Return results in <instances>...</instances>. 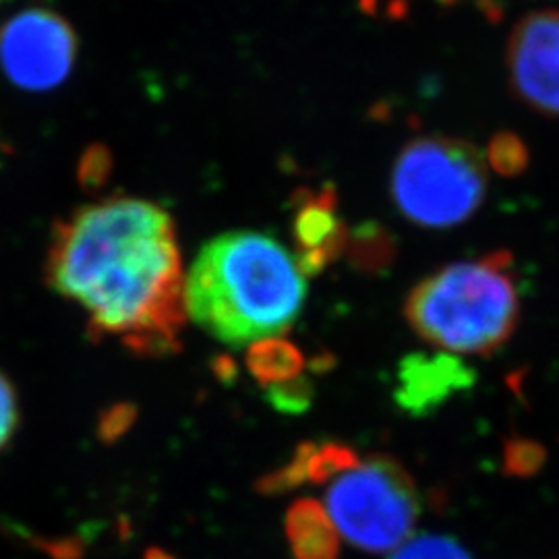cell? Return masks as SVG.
Wrapping results in <instances>:
<instances>
[{
  "instance_id": "cell-1",
  "label": "cell",
  "mask_w": 559,
  "mask_h": 559,
  "mask_svg": "<svg viewBox=\"0 0 559 559\" xmlns=\"http://www.w3.org/2000/svg\"><path fill=\"white\" fill-rule=\"evenodd\" d=\"M48 286L80 307L92 336L135 355L179 350L185 272L173 216L152 201L110 198L55 226Z\"/></svg>"
},
{
  "instance_id": "cell-2",
  "label": "cell",
  "mask_w": 559,
  "mask_h": 559,
  "mask_svg": "<svg viewBox=\"0 0 559 559\" xmlns=\"http://www.w3.org/2000/svg\"><path fill=\"white\" fill-rule=\"evenodd\" d=\"M307 297V274L274 237L235 230L205 242L185 276L187 320L228 346L278 338Z\"/></svg>"
},
{
  "instance_id": "cell-3",
  "label": "cell",
  "mask_w": 559,
  "mask_h": 559,
  "mask_svg": "<svg viewBox=\"0 0 559 559\" xmlns=\"http://www.w3.org/2000/svg\"><path fill=\"white\" fill-rule=\"evenodd\" d=\"M520 290L508 251L459 261L420 280L404 302V318L441 355L489 357L514 336Z\"/></svg>"
},
{
  "instance_id": "cell-4",
  "label": "cell",
  "mask_w": 559,
  "mask_h": 559,
  "mask_svg": "<svg viewBox=\"0 0 559 559\" xmlns=\"http://www.w3.org/2000/svg\"><path fill=\"white\" fill-rule=\"evenodd\" d=\"M489 164L477 145L456 138L411 141L394 162L390 193L406 221L450 228L485 201Z\"/></svg>"
},
{
  "instance_id": "cell-5",
  "label": "cell",
  "mask_w": 559,
  "mask_h": 559,
  "mask_svg": "<svg viewBox=\"0 0 559 559\" xmlns=\"http://www.w3.org/2000/svg\"><path fill=\"white\" fill-rule=\"evenodd\" d=\"M325 512L340 539L371 554H394L413 539L420 514L417 485L399 460H357L330 480Z\"/></svg>"
},
{
  "instance_id": "cell-6",
  "label": "cell",
  "mask_w": 559,
  "mask_h": 559,
  "mask_svg": "<svg viewBox=\"0 0 559 559\" xmlns=\"http://www.w3.org/2000/svg\"><path fill=\"white\" fill-rule=\"evenodd\" d=\"M78 59V36L57 11L32 7L0 27V67L11 83L32 92L59 87Z\"/></svg>"
},
{
  "instance_id": "cell-7",
  "label": "cell",
  "mask_w": 559,
  "mask_h": 559,
  "mask_svg": "<svg viewBox=\"0 0 559 559\" xmlns=\"http://www.w3.org/2000/svg\"><path fill=\"white\" fill-rule=\"evenodd\" d=\"M506 71L522 104L559 117V9L528 13L506 46Z\"/></svg>"
},
{
  "instance_id": "cell-8",
  "label": "cell",
  "mask_w": 559,
  "mask_h": 559,
  "mask_svg": "<svg viewBox=\"0 0 559 559\" xmlns=\"http://www.w3.org/2000/svg\"><path fill=\"white\" fill-rule=\"evenodd\" d=\"M293 235L297 261L305 274L325 270L346 249V226L340 221L338 203L332 189L302 193L297 203Z\"/></svg>"
},
{
  "instance_id": "cell-9",
  "label": "cell",
  "mask_w": 559,
  "mask_h": 559,
  "mask_svg": "<svg viewBox=\"0 0 559 559\" xmlns=\"http://www.w3.org/2000/svg\"><path fill=\"white\" fill-rule=\"evenodd\" d=\"M286 537L297 559L338 558V531L318 501H299L290 508Z\"/></svg>"
},
{
  "instance_id": "cell-10",
  "label": "cell",
  "mask_w": 559,
  "mask_h": 559,
  "mask_svg": "<svg viewBox=\"0 0 559 559\" xmlns=\"http://www.w3.org/2000/svg\"><path fill=\"white\" fill-rule=\"evenodd\" d=\"M353 450L340 445V443H325V445H309L300 452L293 464L284 471H278L267 479L270 491L286 489L297 483L313 480V483H330L344 468L353 466L357 462Z\"/></svg>"
},
{
  "instance_id": "cell-11",
  "label": "cell",
  "mask_w": 559,
  "mask_h": 559,
  "mask_svg": "<svg viewBox=\"0 0 559 559\" xmlns=\"http://www.w3.org/2000/svg\"><path fill=\"white\" fill-rule=\"evenodd\" d=\"M251 353V371L260 380L270 381L274 388L295 381L302 365L299 350L293 348L286 340H263L253 344Z\"/></svg>"
},
{
  "instance_id": "cell-12",
  "label": "cell",
  "mask_w": 559,
  "mask_h": 559,
  "mask_svg": "<svg viewBox=\"0 0 559 559\" xmlns=\"http://www.w3.org/2000/svg\"><path fill=\"white\" fill-rule=\"evenodd\" d=\"M436 359L415 360V365H408L400 373V385H402V402L406 406H420L425 400L440 399L441 392H448L450 388V365L445 369L433 367Z\"/></svg>"
},
{
  "instance_id": "cell-13",
  "label": "cell",
  "mask_w": 559,
  "mask_h": 559,
  "mask_svg": "<svg viewBox=\"0 0 559 559\" xmlns=\"http://www.w3.org/2000/svg\"><path fill=\"white\" fill-rule=\"evenodd\" d=\"M392 559H471L468 554L445 537H419L404 543Z\"/></svg>"
},
{
  "instance_id": "cell-14",
  "label": "cell",
  "mask_w": 559,
  "mask_h": 559,
  "mask_svg": "<svg viewBox=\"0 0 559 559\" xmlns=\"http://www.w3.org/2000/svg\"><path fill=\"white\" fill-rule=\"evenodd\" d=\"M20 399L13 381L0 371V452L11 443L20 429Z\"/></svg>"
},
{
  "instance_id": "cell-15",
  "label": "cell",
  "mask_w": 559,
  "mask_h": 559,
  "mask_svg": "<svg viewBox=\"0 0 559 559\" xmlns=\"http://www.w3.org/2000/svg\"><path fill=\"white\" fill-rule=\"evenodd\" d=\"M2 2H4V0H0V4H2Z\"/></svg>"
}]
</instances>
